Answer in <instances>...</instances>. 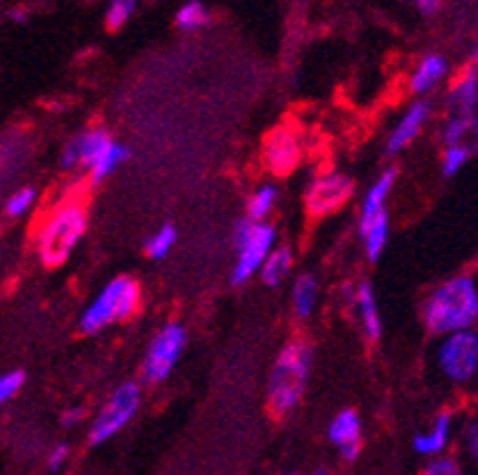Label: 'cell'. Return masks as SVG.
<instances>
[{
	"label": "cell",
	"instance_id": "1",
	"mask_svg": "<svg viewBox=\"0 0 478 475\" xmlns=\"http://www.w3.org/2000/svg\"><path fill=\"white\" fill-rule=\"evenodd\" d=\"M424 325L431 335H450L478 328V280L457 274L443 280L424 302Z\"/></svg>",
	"mask_w": 478,
	"mask_h": 475
},
{
	"label": "cell",
	"instance_id": "2",
	"mask_svg": "<svg viewBox=\"0 0 478 475\" xmlns=\"http://www.w3.org/2000/svg\"><path fill=\"white\" fill-rule=\"evenodd\" d=\"M315 366V350L305 338H293L279 350L267 380L269 409L276 416H289L300 406Z\"/></svg>",
	"mask_w": 478,
	"mask_h": 475
},
{
	"label": "cell",
	"instance_id": "3",
	"mask_svg": "<svg viewBox=\"0 0 478 475\" xmlns=\"http://www.w3.org/2000/svg\"><path fill=\"white\" fill-rule=\"evenodd\" d=\"M129 160V148L112 138L110 131L86 129L79 131L62 145L60 167L65 171H86L93 183L110 178Z\"/></svg>",
	"mask_w": 478,
	"mask_h": 475
},
{
	"label": "cell",
	"instance_id": "4",
	"mask_svg": "<svg viewBox=\"0 0 478 475\" xmlns=\"http://www.w3.org/2000/svg\"><path fill=\"white\" fill-rule=\"evenodd\" d=\"M88 231V212L81 202L67 200L60 202L58 207L51 209L46 222L36 235V252L46 267H60L65 264L79 248Z\"/></svg>",
	"mask_w": 478,
	"mask_h": 475
},
{
	"label": "cell",
	"instance_id": "5",
	"mask_svg": "<svg viewBox=\"0 0 478 475\" xmlns=\"http://www.w3.org/2000/svg\"><path fill=\"white\" fill-rule=\"evenodd\" d=\"M141 306V286L132 276H115L100 288L79 316V331L84 335H98L110 325L129 321Z\"/></svg>",
	"mask_w": 478,
	"mask_h": 475
},
{
	"label": "cell",
	"instance_id": "6",
	"mask_svg": "<svg viewBox=\"0 0 478 475\" xmlns=\"http://www.w3.org/2000/svg\"><path fill=\"white\" fill-rule=\"evenodd\" d=\"M234 241H236V261L231 269V283L243 286L253 276H257L269 252L276 248L279 233H276L274 224L253 222L245 216L234 228Z\"/></svg>",
	"mask_w": 478,
	"mask_h": 475
},
{
	"label": "cell",
	"instance_id": "7",
	"mask_svg": "<svg viewBox=\"0 0 478 475\" xmlns=\"http://www.w3.org/2000/svg\"><path fill=\"white\" fill-rule=\"evenodd\" d=\"M433 361L440 376L455 388L478 383V328L443 335Z\"/></svg>",
	"mask_w": 478,
	"mask_h": 475
},
{
	"label": "cell",
	"instance_id": "8",
	"mask_svg": "<svg viewBox=\"0 0 478 475\" xmlns=\"http://www.w3.org/2000/svg\"><path fill=\"white\" fill-rule=\"evenodd\" d=\"M141 404H143V388L136 380H124L117 385L107 402L103 404V409L93 416L88 425V443H110L112 437H117L136 418Z\"/></svg>",
	"mask_w": 478,
	"mask_h": 475
},
{
	"label": "cell",
	"instance_id": "9",
	"mask_svg": "<svg viewBox=\"0 0 478 475\" xmlns=\"http://www.w3.org/2000/svg\"><path fill=\"white\" fill-rule=\"evenodd\" d=\"M188 343V333L186 325L179 321H167L155 335H152L151 345L145 350L143 357V380L151 385L164 383L177 369L186 352Z\"/></svg>",
	"mask_w": 478,
	"mask_h": 475
},
{
	"label": "cell",
	"instance_id": "10",
	"mask_svg": "<svg viewBox=\"0 0 478 475\" xmlns=\"http://www.w3.org/2000/svg\"><path fill=\"white\" fill-rule=\"evenodd\" d=\"M354 183L350 176L341 171H328L317 176L305 190V207L312 216H328L345 207V202L353 197Z\"/></svg>",
	"mask_w": 478,
	"mask_h": 475
},
{
	"label": "cell",
	"instance_id": "11",
	"mask_svg": "<svg viewBox=\"0 0 478 475\" xmlns=\"http://www.w3.org/2000/svg\"><path fill=\"white\" fill-rule=\"evenodd\" d=\"M264 164L271 174L286 176L293 169H298V164L302 160V138L295 131V126H276L264 141Z\"/></svg>",
	"mask_w": 478,
	"mask_h": 475
},
{
	"label": "cell",
	"instance_id": "12",
	"mask_svg": "<svg viewBox=\"0 0 478 475\" xmlns=\"http://www.w3.org/2000/svg\"><path fill=\"white\" fill-rule=\"evenodd\" d=\"M431 112L433 105L428 103V100H414V103L402 112V117L395 122L391 133H388V155H400L402 151H407V148L421 136V131L426 129L428 119H431Z\"/></svg>",
	"mask_w": 478,
	"mask_h": 475
},
{
	"label": "cell",
	"instance_id": "13",
	"mask_svg": "<svg viewBox=\"0 0 478 475\" xmlns=\"http://www.w3.org/2000/svg\"><path fill=\"white\" fill-rule=\"evenodd\" d=\"M343 293H345L350 309H354V314H357V321H360L364 335L369 340H379L381 333H383V321H381L379 300H376L372 283L369 280H362L357 286L347 283V286H343Z\"/></svg>",
	"mask_w": 478,
	"mask_h": 475
},
{
	"label": "cell",
	"instance_id": "14",
	"mask_svg": "<svg viewBox=\"0 0 478 475\" xmlns=\"http://www.w3.org/2000/svg\"><path fill=\"white\" fill-rule=\"evenodd\" d=\"M362 418L354 409H341L328 424V440L345 461H354L362 450Z\"/></svg>",
	"mask_w": 478,
	"mask_h": 475
},
{
	"label": "cell",
	"instance_id": "15",
	"mask_svg": "<svg viewBox=\"0 0 478 475\" xmlns=\"http://www.w3.org/2000/svg\"><path fill=\"white\" fill-rule=\"evenodd\" d=\"M452 430H455V418H452L450 411H443V414L433 418L431 428L424 430V433H417L412 437L414 452L421 456H428V459L446 456L452 440Z\"/></svg>",
	"mask_w": 478,
	"mask_h": 475
},
{
	"label": "cell",
	"instance_id": "16",
	"mask_svg": "<svg viewBox=\"0 0 478 475\" xmlns=\"http://www.w3.org/2000/svg\"><path fill=\"white\" fill-rule=\"evenodd\" d=\"M395 181H398V169H395V167L381 171V174L373 178V183L369 186L367 193H364V197H362L360 202V231L367 226L372 219H376L381 212H386L388 197L393 193Z\"/></svg>",
	"mask_w": 478,
	"mask_h": 475
},
{
	"label": "cell",
	"instance_id": "17",
	"mask_svg": "<svg viewBox=\"0 0 478 475\" xmlns=\"http://www.w3.org/2000/svg\"><path fill=\"white\" fill-rule=\"evenodd\" d=\"M447 72H450V62L438 52H428L426 58H421V62L414 69L412 78H409V88L414 96H428L433 88H438L446 81Z\"/></svg>",
	"mask_w": 478,
	"mask_h": 475
},
{
	"label": "cell",
	"instance_id": "18",
	"mask_svg": "<svg viewBox=\"0 0 478 475\" xmlns=\"http://www.w3.org/2000/svg\"><path fill=\"white\" fill-rule=\"evenodd\" d=\"M321 300V286L315 274H300L290 286V306L293 314L300 321H308L315 316L317 306Z\"/></svg>",
	"mask_w": 478,
	"mask_h": 475
},
{
	"label": "cell",
	"instance_id": "19",
	"mask_svg": "<svg viewBox=\"0 0 478 475\" xmlns=\"http://www.w3.org/2000/svg\"><path fill=\"white\" fill-rule=\"evenodd\" d=\"M450 114H478V69H466L447 93Z\"/></svg>",
	"mask_w": 478,
	"mask_h": 475
},
{
	"label": "cell",
	"instance_id": "20",
	"mask_svg": "<svg viewBox=\"0 0 478 475\" xmlns=\"http://www.w3.org/2000/svg\"><path fill=\"white\" fill-rule=\"evenodd\" d=\"M362 242H364V254H367L369 261H379L383 257L388 248V241H391V216L386 212H381L376 219L367 224V226L360 231Z\"/></svg>",
	"mask_w": 478,
	"mask_h": 475
},
{
	"label": "cell",
	"instance_id": "21",
	"mask_svg": "<svg viewBox=\"0 0 478 475\" xmlns=\"http://www.w3.org/2000/svg\"><path fill=\"white\" fill-rule=\"evenodd\" d=\"M290 271H293V252L286 245H276L269 257L264 260V264L260 267L257 276L262 280L267 288H279L283 280L289 279Z\"/></svg>",
	"mask_w": 478,
	"mask_h": 475
},
{
	"label": "cell",
	"instance_id": "22",
	"mask_svg": "<svg viewBox=\"0 0 478 475\" xmlns=\"http://www.w3.org/2000/svg\"><path fill=\"white\" fill-rule=\"evenodd\" d=\"M473 138H478V114H450L447 117L446 129H443L446 145H473Z\"/></svg>",
	"mask_w": 478,
	"mask_h": 475
},
{
	"label": "cell",
	"instance_id": "23",
	"mask_svg": "<svg viewBox=\"0 0 478 475\" xmlns=\"http://www.w3.org/2000/svg\"><path fill=\"white\" fill-rule=\"evenodd\" d=\"M276 202H279V188H276L274 183L257 186L248 197V219H253V222H267L271 212L276 209Z\"/></svg>",
	"mask_w": 478,
	"mask_h": 475
},
{
	"label": "cell",
	"instance_id": "24",
	"mask_svg": "<svg viewBox=\"0 0 478 475\" xmlns=\"http://www.w3.org/2000/svg\"><path fill=\"white\" fill-rule=\"evenodd\" d=\"M177 226H174V224H162L155 233L148 235V241H145V254L155 261L164 260V257H170L171 250L177 248Z\"/></svg>",
	"mask_w": 478,
	"mask_h": 475
},
{
	"label": "cell",
	"instance_id": "25",
	"mask_svg": "<svg viewBox=\"0 0 478 475\" xmlns=\"http://www.w3.org/2000/svg\"><path fill=\"white\" fill-rule=\"evenodd\" d=\"M174 22H177L181 32L193 33L210 24V13H207V7H205V3H200V0H188V3L179 7L177 20Z\"/></svg>",
	"mask_w": 478,
	"mask_h": 475
},
{
	"label": "cell",
	"instance_id": "26",
	"mask_svg": "<svg viewBox=\"0 0 478 475\" xmlns=\"http://www.w3.org/2000/svg\"><path fill=\"white\" fill-rule=\"evenodd\" d=\"M39 202V188L36 186H22L7 197L5 202V215L10 219H22L24 215H29L33 209V205Z\"/></svg>",
	"mask_w": 478,
	"mask_h": 475
},
{
	"label": "cell",
	"instance_id": "27",
	"mask_svg": "<svg viewBox=\"0 0 478 475\" xmlns=\"http://www.w3.org/2000/svg\"><path fill=\"white\" fill-rule=\"evenodd\" d=\"M472 157H473V145L469 143L446 145V151H443V176H457L459 171L464 169L466 164L472 162Z\"/></svg>",
	"mask_w": 478,
	"mask_h": 475
},
{
	"label": "cell",
	"instance_id": "28",
	"mask_svg": "<svg viewBox=\"0 0 478 475\" xmlns=\"http://www.w3.org/2000/svg\"><path fill=\"white\" fill-rule=\"evenodd\" d=\"M133 10H136V0H110L106 13V24L110 32H119L126 22L132 20Z\"/></svg>",
	"mask_w": 478,
	"mask_h": 475
},
{
	"label": "cell",
	"instance_id": "29",
	"mask_svg": "<svg viewBox=\"0 0 478 475\" xmlns=\"http://www.w3.org/2000/svg\"><path fill=\"white\" fill-rule=\"evenodd\" d=\"M24 383H27V376H24V371L3 373V376H0V406H3V404H7V402H13V399L22 392Z\"/></svg>",
	"mask_w": 478,
	"mask_h": 475
},
{
	"label": "cell",
	"instance_id": "30",
	"mask_svg": "<svg viewBox=\"0 0 478 475\" xmlns=\"http://www.w3.org/2000/svg\"><path fill=\"white\" fill-rule=\"evenodd\" d=\"M462 447H464L466 456L478 466V421H469L462 428Z\"/></svg>",
	"mask_w": 478,
	"mask_h": 475
},
{
	"label": "cell",
	"instance_id": "31",
	"mask_svg": "<svg viewBox=\"0 0 478 475\" xmlns=\"http://www.w3.org/2000/svg\"><path fill=\"white\" fill-rule=\"evenodd\" d=\"M424 475H462V469L452 456H438V459H431Z\"/></svg>",
	"mask_w": 478,
	"mask_h": 475
},
{
	"label": "cell",
	"instance_id": "32",
	"mask_svg": "<svg viewBox=\"0 0 478 475\" xmlns=\"http://www.w3.org/2000/svg\"><path fill=\"white\" fill-rule=\"evenodd\" d=\"M67 461H69V444L67 443H58L46 456V466L51 473H58V470L65 469Z\"/></svg>",
	"mask_w": 478,
	"mask_h": 475
},
{
	"label": "cell",
	"instance_id": "33",
	"mask_svg": "<svg viewBox=\"0 0 478 475\" xmlns=\"http://www.w3.org/2000/svg\"><path fill=\"white\" fill-rule=\"evenodd\" d=\"M86 421V406H69V409L62 414V424L67 425V428H77V425H81Z\"/></svg>",
	"mask_w": 478,
	"mask_h": 475
},
{
	"label": "cell",
	"instance_id": "34",
	"mask_svg": "<svg viewBox=\"0 0 478 475\" xmlns=\"http://www.w3.org/2000/svg\"><path fill=\"white\" fill-rule=\"evenodd\" d=\"M414 3H417V7H419L424 14H436L440 10V3H443V0H414Z\"/></svg>",
	"mask_w": 478,
	"mask_h": 475
},
{
	"label": "cell",
	"instance_id": "35",
	"mask_svg": "<svg viewBox=\"0 0 478 475\" xmlns=\"http://www.w3.org/2000/svg\"><path fill=\"white\" fill-rule=\"evenodd\" d=\"M7 20L17 22V24H24V22L29 20V13L24 10V7H13V10L7 13Z\"/></svg>",
	"mask_w": 478,
	"mask_h": 475
},
{
	"label": "cell",
	"instance_id": "36",
	"mask_svg": "<svg viewBox=\"0 0 478 475\" xmlns=\"http://www.w3.org/2000/svg\"><path fill=\"white\" fill-rule=\"evenodd\" d=\"M473 58H476V62H478V43H476V50H473Z\"/></svg>",
	"mask_w": 478,
	"mask_h": 475
},
{
	"label": "cell",
	"instance_id": "37",
	"mask_svg": "<svg viewBox=\"0 0 478 475\" xmlns=\"http://www.w3.org/2000/svg\"><path fill=\"white\" fill-rule=\"evenodd\" d=\"M315 475H326V473H324V470H319V473H315Z\"/></svg>",
	"mask_w": 478,
	"mask_h": 475
},
{
	"label": "cell",
	"instance_id": "38",
	"mask_svg": "<svg viewBox=\"0 0 478 475\" xmlns=\"http://www.w3.org/2000/svg\"><path fill=\"white\" fill-rule=\"evenodd\" d=\"M290 475H295V473H290Z\"/></svg>",
	"mask_w": 478,
	"mask_h": 475
}]
</instances>
